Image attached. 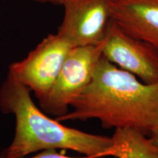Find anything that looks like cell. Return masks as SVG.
<instances>
[{
	"label": "cell",
	"instance_id": "2",
	"mask_svg": "<svg viewBox=\"0 0 158 158\" xmlns=\"http://www.w3.org/2000/svg\"><path fill=\"white\" fill-rule=\"evenodd\" d=\"M0 109L15 119L14 138L0 158H22L46 149L71 150L90 158L109 157L111 137L66 127L50 118L37 107L31 91L9 73L0 88Z\"/></svg>",
	"mask_w": 158,
	"mask_h": 158
},
{
	"label": "cell",
	"instance_id": "9",
	"mask_svg": "<svg viewBox=\"0 0 158 158\" xmlns=\"http://www.w3.org/2000/svg\"><path fill=\"white\" fill-rule=\"evenodd\" d=\"M25 158V157H22ZM30 158H90L86 156L79 157H68L63 154L59 153L56 152V149H46L43 150L40 153L37 154V155L31 157Z\"/></svg>",
	"mask_w": 158,
	"mask_h": 158
},
{
	"label": "cell",
	"instance_id": "1",
	"mask_svg": "<svg viewBox=\"0 0 158 158\" xmlns=\"http://www.w3.org/2000/svg\"><path fill=\"white\" fill-rule=\"evenodd\" d=\"M71 107L55 119L95 118L105 128H133L149 136L158 124V82L140 81L102 56L92 81Z\"/></svg>",
	"mask_w": 158,
	"mask_h": 158
},
{
	"label": "cell",
	"instance_id": "11",
	"mask_svg": "<svg viewBox=\"0 0 158 158\" xmlns=\"http://www.w3.org/2000/svg\"><path fill=\"white\" fill-rule=\"evenodd\" d=\"M34 1L43 3H51L56 5H61V4H62V0H34Z\"/></svg>",
	"mask_w": 158,
	"mask_h": 158
},
{
	"label": "cell",
	"instance_id": "7",
	"mask_svg": "<svg viewBox=\"0 0 158 158\" xmlns=\"http://www.w3.org/2000/svg\"><path fill=\"white\" fill-rule=\"evenodd\" d=\"M111 13L122 30L158 51V0H112Z\"/></svg>",
	"mask_w": 158,
	"mask_h": 158
},
{
	"label": "cell",
	"instance_id": "8",
	"mask_svg": "<svg viewBox=\"0 0 158 158\" xmlns=\"http://www.w3.org/2000/svg\"><path fill=\"white\" fill-rule=\"evenodd\" d=\"M113 147L109 157L158 158V147L148 135L135 129L116 128L111 136Z\"/></svg>",
	"mask_w": 158,
	"mask_h": 158
},
{
	"label": "cell",
	"instance_id": "3",
	"mask_svg": "<svg viewBox=\"0 0 158 158\" xmlns=\"http://www.w3.org/2000/svg\"><path fill=\"white\" fill-rule=\"evenodd\" d=\"M105 40L98 45L71 48L52 87L38 100L45 114L57 118L68 113L69 108L92 81L102 57Z\"/></svg>",
	"mask_w": 158,
	"mask_h": 158
},
{
	"label": "cell",
	"instance_id": "5",
	"mask_svg": "<svg viewBox=\"0 0 158 158\" xmlns=\"http://www.w3.org/2000/svg\"><path fill=\"white\" fill-rule=\"evenodd\" d=\"M112 0H62L64 16L57 32L73 47L98 45L112 21Z\"/></svg>",
	"mask_w": 158,
	"mask_h": 158
},
{
	"label": "cell",
	"instance_id": "10",
	"mask_svg": "<svg viewBox=\"0 0 158 158\" xmlns=\"http://www.w3.org/2000/svg\"><path fill=\"white\" fill-rule=\"evenodd\" d=\"M149 137L152 139V141H153V143L158 147V124L153 129L152 132L150 134Z\"/></svg>",
	"mask_w": 158,
	"mask_h": 158
},
{
	"label": "cell",
	"instance_id": "6",
	"mask_svg": "<svg viewBox=\"0 0 158 158\" xmlns=\"http://www.w3.org/2000/svg\"><path fill=\"white\" fill-rule=\"evenodd\" d=\"M102 56L145 84L158 82V51L149 43L132 37L110 22Z\"/></svg>",
	"mask_w": 158,
	"mask_h": 158
},
{
	"label": "cell",
	"instance_id": "4",
	"mask_svg": "<svg viewBox=\"0 0 158 158\" xmlns=\"http://www.w3.org/2000/svg\"><path fill=\"white\" fill-rule=\"evenodd\" d=\"M72 48L71 43L58 32L49 35L26 58L10 65L8 73L39 100L52 87Z\"/></svg>",
	"mask_w": 158,
	"mask_h": 158
}]
</instances>
